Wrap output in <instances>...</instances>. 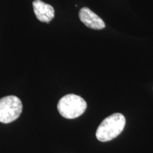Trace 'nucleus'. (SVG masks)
Returning a JSON list of instances; mask_svg holds the SVG:
<instances>
[{"mask_svg": "<svg viewBox=\"0 0 153 153\" xmlns=\"http://www.w3.org/2000/svg\"><path fill=\"white\" fill-rule=\"evenodd\" d=\"M126 125L125 116L120 113H115L101 122L96 132L97 138L101 142L110 141L123 131Z\"/></svg>", "mask_w": 153, "mask_h": 153, "instance_id": "f257e3e1", "label": "nucleus"}, {"mask_svg": "<svg viewBox=\"0 0 153 153\" xmlns=\"http://www.w3.org/2000/svg\"><path fill=\"white\" fill-rule=\"evenodd\" d=\"M33 8L36 18L40 22L48 23L51 22L54 18V8L51 5L43 2L41 0H35V1H33Z\"/></svg>", "mask_w": 153, "mask_h": 153, "instance_id": "39448f33", "label": "nucleus"}, {"mask_svg": "<svg viewBox=\"0 0 153 153\" xmlns=\"http://www.w3.org/2000/svg\"><path fill=\"white\" fill-rule=\"evenodd\" d=\"M87 102L78 95L67 94L57 104V110L62 117L74 119L81 116L87 109Z\"/></svg>", "mask_w": 153, "mask_h": 153, "instance_id": "f03ea898", "label": "nucleus"}, {"mask_svg": "<svg viewBox=\"0 0 153 153\" xmlns=\"http://www.w3.org/2000/svg\"><path fill=\"white\" fill-rule=\"evenodd\" d=\"M23 104L16 96H7L0 99V122L9 123L16 120L22 114Z\"/></svg>", "mask_w": 153, "mask_h": 153, "instance_id": "7ed1b4c3", "label": "nucleus"}, {"mask_svg": "<svg viewBox=\"0 0 153 153\" xmlns=\"http://www.w3.org/2000/svg\"><path fill=\"white\" fill-rule=\"evenodd\" d=\"M79 16L81 22L88 28L95 30H101L105 28L104 21L87 7H83L80 9Z\"/></svg>", "mask_w": 153, "mask_h": 153, "instance_id": "20e7f679", "label": "nucleus"}]
</instances>
